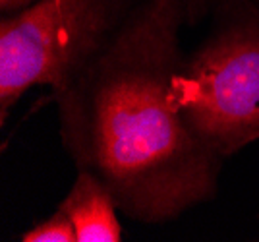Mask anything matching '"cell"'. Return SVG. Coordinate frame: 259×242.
Here are the masks:
<instances>
[{
	"label": "cell",
	"mask_w": 259,
	"mask_h": 242,
	"mask_svg": "<svg viewBox=\"0 0 259 242\" xmlns=\"http://www.w3.org/2000/svg\"><path fill=\"white\" fill-rule=\"evenodd\" d=\"M182 0H147L62 89V142L120 211L164 223L215 196L221 157L197 140L170 97L182 66Z\"/></svg>",
	"instance_id": "cell-1"
},
{
	"label": "cell",
	"mask_w": 259,
	"mask_h": 242,
	"mask_svg": "<svg viewBox=\"0 0 259 242\" xmlns=\"http://www.w3.org/2000/svg\"><path fill=\"white\" fill-rule=\"evenodd\" d=\"M118 0H37L0 23V118L27 89H62L110 39Z\"/></svg>",
	"instance_id": "cell-2"
},
{
	"label": "cell",
	"mask_w": 259,
	"mask_h": 242,
	"mask_svg": "<svg viewBox=\"0 0 259 242\" xmlns=\"http://www.w3.org/2000/svg\"><path fill=\"white\" fill-rule=\"evenodd\" d=\"M170 97L188 128L219 157L259 136V20L207 41L174 74Z\"/></svg>",
	"instance_id": "cell-3"
},
{
	"label": "cell",
	"mask_w": 259,
	"mask_h": 242,
	"mask_svg": "<svg viewBox=\"0 0 259 242\" xmlns=\"http://www.w3.org/2000/svg\"><path fill=\"white\" fill-rule=\"evenodd\" d=\"M58 208L74 223L77 242L122 240L116 199L95 175L79 171L72 190Z\"/></svg>",
	"instance_id": "cell-4"
},
{
	"label": "cell",
	"mask_w": 259,
	"mask_h": 242,
	"mask_svg": "<svg viewBox=\"0 0 259 242\" xmlns=\"http://www.w3.org/2000/svg\"><path fill=\"white\" fill-rule=\"evenodd\" d=\"M23 242H77L76 229L70 217L58 208L51 217L37 223L31 231L23 232Z\"/></svg>",
	"instance_id": "cell-5"
},
{
	"label": "cell",
	"mask_w": 259,
	"mask_h": 242,
	"mask_svg": "<svg viewBox=\"0 0 259 242\" xmlns=\"http://www.w3.org/2000/svg\"><path fill=\"white\" fill-rule=\"evenodd\" d=\"M33 2H37V0H0V6H2V10L8 12V10H23V8H27L29 4Z\"/></svg>",
	"instance_id": "cell-6"
},
{
	"label": "cell",
	"mask_w": 259,
	"mask_h": 242,
	"mask_svg": "<svg viewBox=\"0 0 259 242\" xmlns=\"http://www.w3.org/2000/svg\"><path fill=\"white\" fill-rule=\"evenodd\" d=\"M257 138H259V136H257Z\"/></svg>",
	"instance_id": "cell-7"
}]
</instances>
